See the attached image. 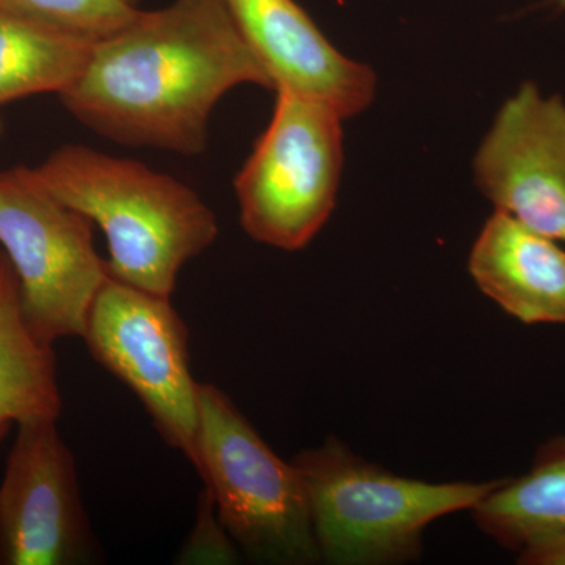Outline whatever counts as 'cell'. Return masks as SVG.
Returning a JSON list of instances; mask_svg holds the SVG:
<instances>
[{"label": "cell", "mask_w": 565, "mask_h": 565, "mask_svg": "<svg viewBox=\"0 0 565 565\" xmlns=\"http://www.w3.org/2000/svg\"><path fill=\"white\" fill-rule=\"evenodd\" d=\"M244 84L273 90L225 2L173 0L96 41L58 96L74 118L117 143L196 156L206 150L212 110Z\"/></svg>", "instance_id": "1"}, {"label": "cell", "mask_w": 565, "mask_h": 565, "mask_svg": "<svg viewBox=\"0 0 565 565\" xmlns=\"http://www.w3.org/2000/svg\"><path fill=\"white\" fill-rule=\"evenodd\" d=\"M32 173L54 199L99 225L110 277L145 291L172 297L182 266L217 239V217L199 193L132 159L65 145Z\"/></svg>", "instance_id": "2"}, {"label": "cell", "mask_w": 565, "mask_h": 565, "mask_svg": "<svg viewBox=\"0 0 565 565\" xmlns=\"http://www.w3.org/2000/svg\"><path fill=\"white\" fill-rule=\"evenodd\" d=\"M302 479L319 557L333 565L414 563L435 520L471 511L500 479L426 482L394 475L329 437L291 460Z\"/></svg>", "instance_id": "3"}, {"label": "cell", "mask_w": 565, "mask_h": 565, "mask_svg": "<svg viewBox=\"0 0 565 565\" xmlns=\"http://www.w3.org/2000/svg\"><path fill=\"white\" fill-rule=\"evenodd\" d=\"M193 467L234 544L263 564L321 561L299 471L285 462L217 386L200 384Z\"/></svg>", "instance_id": "4"}, {"label": "cell", "mask_w": 565, "mask_h": 565, "mask_svg": "<svg viewBox=\"0 0 565 565\" xmlns=\"http://www.w3.org/2000/svg\"><path fill=\"white\" fill-rule=\"evenodd\" d=\"M273 118L234 180L241 225L256 243L302 250L329 221L344 161L340 111L277 88Z\"/></svg>", "instance_id": "5"}, {"label": "cell", "mask_w": 565, "mask_h": 565, "mask_svg": "<svg viewBox=\"0 0 565 565\" xmlns=\"http://www.w3.org/2000/svg\"><path fill=\"white\" fill-rule=\"evenodd\" d=\"M0 247L17 274L29 330L51 345L82 338L109 277L93 244V222L54 199L32 169L17 167L0 172Z\"/></svg>", "instance_id": "6"}, {"label": "cell", "mask_w": 565, "mask_h": 565, "mask_svg": "<svg viewBox=\"0 0 565 565\" xmlns=\"http://www.w3.org/2000/svg\"><path fill=\"white\" fill-rule=\"evenodd\" d=\"M93 359L139 397L167 445L193 463L199 438V382L189 332L170 297L115 280L93 300L85 323Z\"/></svg>", "instance_id": "7"}, {"label": "cell", "mask_w": 565, "mask_h": 565, "mask_svg": "<svg viewBox=\"0 0 565 565\" xmlns=\"http://www.w3.org/2000/svg\"><path fill=\"white\" fill-rule=\"evenodd\" d=\"M98 559L76 460L57 419L18 424L0 484V564L77 565Z\"/></svg>", "instance_id": "8"}, {"label": "cell", "mask_w": 565, "mask_h": 565, "mask_svg": "<svg viewBox=\"0 0 565 565\" xmlns=\"http://www.w3.org/2000/svg\"><path fill=\"white\" fill-rule=\"evenodd\" d=\"M494 211L565 245V102L534 82L520 84L498 110L473 162Z\"/></svg>", "instance_id": "9"}, {"label": "cell", "mask_w": 565, "mask_h": 565, "mask_svg": "<svg viewBox=\"0 0 565 565\" xmlns=\"http://www.w3.org/2000/svg\"><path fill=\"white\" fill-rule=\"evenodd\" d=\"M245 43L273 81V90L313 96L344 120L374 102L377 77L345 57L296 0H223Z\"/></svg>", "instance_id": "10"}, {"label": "cell", "mask_w": 565, "mask_h": 565, "mask_svg": "<svg viewBox=\"0 0 565 565\" xmlns=\"http://www.w3.org/2000/svg\"><path fill=\"white\" fill-rule=\"evenodd\" d=\"M468 270L516 321L565 326V247L494 211L471 248Z\"/></svg>", "instance_id": "11"}, {"label": "cell", "mask_w": 565, "mask_h": 565, "mask_svg": "<svg viewBox=\"0 0 565 565\" xmlns=\"http://www.w3.org/2000/svg\"><path fill=\"white\" fill-rule=\"evenodd\" d=\"M470 512L476 526L509 552L564 533L565 435L539 446L525 475L500 479Z\"/></svg>", "instance_id": "12"}, {"label": "cell", "mask_w": 565, "mask_h": 565, "mask_svg": "<svg viewBox=\"0 0 565 565\" xmlns=\"http://www.w3.org/2000/svg\"><path fill=\"white\" fill-rule=\"evenodd\" d=\"M62 393L51 344L29 330L21 313L17 274L0 262V426L32 419H58Z\"/></svg>", "instance_id": "13"}, {"label": "cell", "mask_w": 565, "mask_h": 565, "mask_svg": "<svg viewBox=\"0 0 565 565\" xmlns=\"http://www.w3.org/2000/svg\"><path fill=\"white\" fill-rule=\"evenodd\" d=\"M93 44L0 9V106L39 93L61 95L81 76Z\"/></svg>", "instance_id": "14"}, {"label": "cell", "mask_w": 565, "mask_h": 565, "mask_svg": "<svg viewBox=\"0 0 565 565\" xmlns=\"http://www.w3.org/2000/svg\"><path fill=\"white\" fill-rule=\"evenodd\" d=\"M0 9L95 43L120 31L140 10L128 0H0Z\"/></svg>", "instance_id": "15"}, {"label": "cell", "mask_w": 565, "mask_h": 565, "mask_svg": "<svg viewBox=\"0 0 565 565\" xmlns=\"http://www.w3.org/2000/svg\"><path fill=\"white\" fill-rule=\"evenodd\" d=\"M215 508L210 493L204 490L199 505V522L182 550L180 559L188 564H233L236 563L234 542L221 520L214 516Z\"/></svg>", "instance_id": "16"}, {"label": "cell", "mask_w": 565, "mask_h": 565, "mask_svg": "<svg viewBox=\"0 0 565 565\" xmlns=\"http://www.w3.org/2000/svg\"><path fill=\"white\" fill-rule=\"evenodd\" d=\"M520 565H565V531L516 553Z\"/></svg>", "instance_id": "17"}, {"label": "cell", "mask_w": 565, "mask_h": 565, "mask_svg": "<svg viewBox=\"0 0 565 565\" xmlns=\"http://www.w3.org/2000/svg\"><path fill=\"white\" fill-rule=\"evenodd\" d=\"M11 424H3V426H0V441L6 438V435L9 434Z\"/></svg>", "instance_id": "18"}, {"label": "cell", "mask_w": 565, "mask_h": 565, "mask_svg": "<svg viewBox=\"0 0 565 565\" xmlns=\"http://www.w3.org/2000/svg\"><path fill=\"white\" fill-rule=\"evenodd\" d=\"M556 7L559 10H565V0H555Z\"/></svg>", "instance_id": "19"}, {"label": "cell", "mask_w": 565, "mask_h": 565, "mask_svg": "<svg viewBox=\"0 0 565 565\" xmlns=\"http://www.w3.org/2000/svg\"><path fill=\"white\" fill-rule=\"evenodd\" d=\"M129 3H132V6L139 7L140 0H128Z\"/></svg>", "instance_id": "20"}, {"label": "cell", "mask_w": 565, "mask_h": 565, "mask_svg": "<svg viewBox=\"0 0 565 565\" xmlns=\"http://www.w3.org/2000/svg\"><path fill=\"white\" fill-rule=\"evenodd\" d=\"M0 131H2V122H0Z\"/></svg>", "instance_id": "21"}, {"label": "cell", "mask_w": 565, "mask_h": 565, "mask_svg": "<svg viewBox=\"0 0 565 565\" xmlns=\"http://www.w3.org/2000/svg\"><path fill=\"white\" fill-rule=\"evenodd\" d=\"M3 255H0V262H2Z\"/></svg>", "instance_id": "22"}]
</instances>
